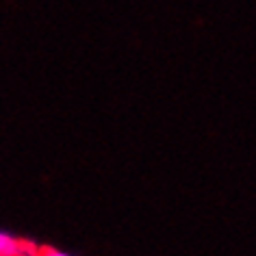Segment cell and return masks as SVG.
Instances as JSON below:
<instances>
[{"mask_svg":"<svg viewBox=\"0 0 256 256\" xmlns=\"http://www.w3.org/2000/svg\"><path fill=\"white\" fill-rule=\"evenodd\" d=\"M22 241L16 234L0 228V256H20Z\"/></svg>","mask_w":256,"mask_h":256,"instance_id":"1","label":"cell"},{"mask_svg":"<svg viewBox=\"0 0 256 256\" xmlns=\"http://www.w3.org/2000/svg\"><path fill=\"white\" fill-rule=\"evenodd\" d=\"M37 256H70V254L61 252V250H54V248H42Z\"/></svg>","mask_w":256,"mask_h":256,"instance_id":"2","label":"cell"}]
</instances>
